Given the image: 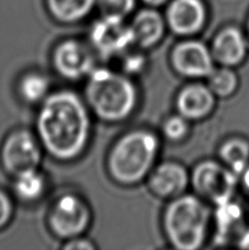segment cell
<instances>
[{
    "instance_id": "cell-12",
    "label": "cell",
    "mask_w": 249,
    "mask_h": 250,
    "mask_svg": "<svg viewBox=\"0 0 249 250\" xmlns=\"http://www.w3.org/2000/svg\"><path fill=\"white\" fill-rule=\"evenodd\" d=\"M188 184L186 169L177 163H163L148 175V186L161 198L179 195Z\"/></svg>"
},
{
    "instance_id": "cell-4",
    "label": "cell",
    "mask_w": 249,
    "mask_h": 250,
    "mask_svg": "<svg viewBox=\"0 0 249 250\" xmlns=\"http://www.w3.org/2000/svg\"><path fill=\"white\" fill-rule=\"evenodd\" d=\"M208 222V211L201 201L191 195L180 196L168 205L164 229L177 249L193 250L201 246Z\"/></svg>"
},
{
    "instance_id": "cell-20",
    "label": "cell",
    "mask_w": 249,
    "mask_h": 250,
    "mask_svg": "<svg viewBox=\"0 0 249 250\" xmlns=\"http://www.w3.org/2000/svg\"><path fill=\"white\" fill-rule=\"evenodd\" d=\"M208 83L214 95L221 97H228L235 91L237 87V77L232 70L228 68H221L214 70L208 75Z\"/></svg>"
},
{
    "instance_id": "cell-18",
    "label": "cell",
    "mask_w": 249,
    "mask_h": 250,
    "mask_svg": "<svg viewBox=\"0 0 249 250\" xmlns=\"http://www.w3.org/2000/svg\"><path fill=\"white\" fill-rule=\"evenodd\" d=\"M13 178V192L22 202L35 203L45 195L48 181L40 168L31 169Z\"/></svg>"
},
{
    "instance_id": "cell-14",
    "label": "cell",
    "mask_w": 249,
    "mask_h": 250,
    "mask_svg": "<svg viewBox=\"0 0 249 250\" xmlns=\"http://www.w3.org/2000/svg\"><path fill=\"white\" fill-rule=\"evenodd\" d=\"M214 105V93L202 84L186 87L177 98V108L185 119L198 120L211 112Z\"/></svg>"
},
{
    "instance_id": "cell-6",
    "label": "cell",
    "mask_w": 249,
    "mask_h": 250,
    "mask_svg": "<svg viewBox=\"0 0 249 250\" xmlns=\"http://www.w3.org/2000/svg\"><path fill=\"white\" fill-rule=\"evenodd\" d=\"M43 147L35 132L25 128L13 129L4 138L0 147V164L8 175L40 168L44 156Z\"/></svg>"
},
{
    "instance_id": "cell-27",
    "label": "cell",
    "mask_w": 249,
    "mask_h": 250,
    "mask_svg": "<svg viewBox=\"0 0 249 250\" xmlns=\"http://www.w3.org/2000/svg\"><path fill=\"white\" fill-rule=\"evenodd\" d=\"M243 182H244V187H245V189H246V191L248 192V194H249V167H247L246 170L244 171Z\"/></svg>"
},
{
    "instance_id": "cell-1",
    "label": "cell",
    "mask_w": 249,
    "mask_h": 250,
    "mask_svg": "<svg viewBox=\"0 0 249 250\" xmlns=\"http://www.w3.org/2000/svg\"><path fill=\"white\" fill-rule=\"evenodd\" d=\"M39 106L35 134L45 154L60 163L81 158L92 133V114L83 97L62 89L52 91Z\"/></svg>"
},
{
    "instance_id": "cell-21",
    "label": "cell",
    "mask_w": 249,
    "mask_h": 250,
    "mask_svg": "<svg viewBox=\"0 0 249 250\" xmlns=\"http://www.w3.org/2000/svg\"><path fill=\"white\" fill-rule=\"evenodd\" d=\"M242 209L239 208L238 205L230 203L229 201L220 204L216 212L217 226L222 233L229 231L242 220Z\"/></svg>"
},
{
    "instance_id": "cell-17",
    "label": "cell",
    "mask_w": 249,
    "mask_h": 250,
    "mask_svg": "<svg viewBox=\"0 0 249 250\" xmlns=\"http://www.w3.org/2000/svg\"><path fill=\"white\" fill-rule=\"evenodd\" d=\"M17 92L24 104L40 105L52 92L51 80L41 71H26L19 78L17 83Z\"/></svg>"
},
{
    "instance_id": "cell-22",
    "label": "cell",
    "mask_w": 249,
    "mask_h": 250,
    "mask_svg": "<svg viewBox=\"0 0 249 250\" xmlns=\"http://www.w3.org/2000/svg\"><path fill=\"white\" fill-rule=\"evenodd\" d=\"M133 48L134 47L130 48L118 59L120 64L119 70L132 78L143 73L146 67L145 55L143 53L133 50Z\"/></svg>"
},
{
    "instance_id": "cell-11",
    "label": "cell",
    "mask_w": 249,
    "mask_h": 250,
    "mask_svg": "<svg viewBox=\"0 0 249 250\" xmlns=\"http://www.w3.org/2000/svg\"><path fill=\"white\" fill-rule=\"evenodd\" d=\"M206 12L200 0H173L167 11V21L173 32L188 35L202 28Z\"/></svg>"
},
{
    "instance_id": "cell-2",
    "label": "cell",
    "mask_w": 249,
    "mask_h": 250,
    "mask_svg": "<svg viewBox=\"0 0 249 250\" xmlns=\"http://www.w3.org/2000/svg\"><path fill=\"white\" fill-rule=\"evenodd\" d=\"M139 89L132 77L117 69L97 66L86 78L83 99L92 117L105 123H121L139 104Z\"/></svg>"
},
{
    "instance_id": "cell-24",
    "label": "cell",
    "mask_w": 249,
    "mask_h": 250,
    "mask_svg": "<svg viewBox=\"0 0 249 250\" xmlns=\"http://www.w3.org/2000/svg\"><path fill=\"white\" fill-rule=\"evenodd\" d=\"M187 131H188V125H187L186 120L182 115L167 119L163 126V132L165 136L172 141L180 140L186 135Z\"/></svg>"
},
{
    "instance_id": "cell-10",
    "label": "cell",
    "mask_w": 249,
    "mask_h": 250,
    "mask_svg": "<svg viewBox=\"0 0 249 250\" xmlns=\"http://www.w3.org/2000/svg\"><path fill=\"white\" fill-rule=\"evenodd\" d=\"M171 62L178 73L188 77H204L213 71L211 53L198 41L178 44L172 51Z\"/></svg>"
},
{
    "instance_id": "cell-25",
    "label": "cell",
    "mask_w": 249,
    "mask_h": 250,
    "mask_svg": "<svg viewBox=\"0 0 249 250\" xmlns=\"http://www.w3.org/2000/svg\"><path fill=\"white\" fill-rule=\"evenodd\" d=\"M13 213H15V205L11 196L4 190L0 189V230L10 224Z\"/></svg>"
},
{
    "instance_id": "cell-29",
    "label": "cell",
    "mask_w": 249,
    "mask_h": 250,
    "mask_svg": "<svg viewBox=\"0 0 249 250\" xmlns=\"http://www.w3.org/2000/svg\"><path fill=\"white\" fill-rule=\"evenodd\" d=\"M242 246L243 247H246V248H249V231H248L247 235H245V237H244V239L242 240Z\"/></svg>"
},
{
    "instance_id": "cell-3",
    "label": "cell",
    "mask_w": 249,
    "mask_h": 250,
    "mask_svg": "<svg viewBox=\"0 0 249 250\" xmlns=\"http://www.w3.org/2000/svg\"><path fill=\"white\" fill-rule=\"evenodd\" d=\"M159 150V141L145 128L131 129L115 140L106 155V171L119 186L140 184L153 170Z\"/></svg>"
},
{
    "instance_id": "cell-5",
    "label": "cell",
    "mask_w": 249,
    "mask_h": 250,
    "mask_svg": "<svg viewBox=\"0 0 249 250\" xmlns=\"http://www.w3.org/2000/svg\"><path fill=\"white\" fill-rule=\"evenodd\" d=\"M47 227L62 242L83 236L92 222L90 205L77 193L60 195L47 213Z\"/></svg>"
},
{
    "instance_id": "cell-7",
    "label": "cell",
    "mask_w": 249,
    "mask_h": 250,
    "mask_svg": "<svg viewBox=\"0 0 249 250\" xmlns=\"http://www.w3.org/2000/svg\"><path fill=\"white\" fill-rule=\"evenodd\" d=\"M89 44L104 60H118L135 46L130 24L123 17L111 15H102L93 22L89 30Z\"/></svg>"
},
{
    "instance_id": "cell-8",
    "label": "cell",
    "mask_w": 249,
    "mask_h": 250,
    "mask_svg": "<svg viewBox=\"0 0 249 250\" xmlns=\"http://www.w3.org/2000/svg\"><path fill=\"white\" fill-rule=\"evenodd\" d=\"M97 54L89 42L79 39H64L56 44L51 62L56 74L68 82L86 79L96 68Z\"/></svg>"
},
{
    "instance_id": "cell-23",
    "label": "cell",
    "mask_w": 249,
    "mask_h": 250,
    "mask_svg": "<svg viewBox=\"0 0 249 250\" xmlns=\"http://www.w3.org/2000/svg\"><path fill=\"white\" fill-rule=\"evenodd\" d=\"M136 0H98L97 4L102 15L125 18L133 11Z\"/></svg>"
},
{
    "instance_id": "cell-15",
    "label": "cell",
    "mask_w": 249,
    "mask_h": 250,
    "mask_svg": "<svg viewBox=\"0 0 249 250\" xmlns=\"http://www.w3.org/2000/svg\"><path fill=\"white\" fill-rule=\"evenodd\" d=\"M246 48V41L241 31L228 28L216 37L213 44V55L222 65L233 66L243 61Z\"/></svg>"
},
{
    "instance_id": "cell-19",
    "label": "cell",
    "mask_w": 249,
    "mask_h": 250,
    "mask_svg": "<svg viewBox=\"0 0 249 250\" xmlns=\"http://www.w3.org/2000/svg\"><path fill=\"white\" fill-rule=\"evenodd\" d=\"M221 158L235 173H242L249 163V145L242 140H232L222 146Z\"/></svg>"
},
{
    "instance_id": "cell-16",
    "label": "cell",
    "mask_w": 249,
    "mask_h": 250,
    "mask_svg": "<svg viewBox=\"0 0 249 250\" xmlns=\"http://www.w3.org/2000/svg\"><path fill=\"white\" fill-rule=\"evenodd\" d=\"M98 0H46L55 21L63 24L79 23L90 15Z\"/></svg>"
},
{
    "instance_id": "cell-28",
    "label": "cell",
    "mask_w": 249,
    "mask_h": 250,
    "mask_svg": "<svg viewBox=\"0 0 249 250\" xmlns=\"http://www.w3.org/2000/svg\"><path fill=\"white\" fill-rule=\"evenodd\" d=\"M143 1L150 4V6H159V4L165 2L166 0H143Z\"/></svg>"
},
{
    "instance_id": "cell-13",
    "label": "cell",
    "mask_w": 249,
    "mask_h": 250,
    "mask_svg": "<svg viewBox=\"0 0 249 250\" xmlns=\"http://www.w3.org/2000/svg\"><path fill=\"white\" fill-rule=\"evenodd\" d=\"M134 45L149 48L161 41L165 32L162 16L152 9H143L136 13L130 23Z\"/></svg>"
},
{
    "instance_id": "cell-26",
    "label": "cell",
    "mask_w": 249,
    "mask_h": 250,
    "mask_svg": "<svg viewBox=\"0 0 249 250\" xmlns=\"http://www.w3.org/2000/svg\"><path fill=\"white\" fill-rule=\"evenodd\" d=\"M96 248V245L84 236H79V237L66 240L62 246V249L64 250H92Z\"/></svg>"
},
{
    "instance_id": "cell-9",
    "label": "cell",
    "mask_w": 249,
    "mask_h": 250,
    "mask_svg": "<svg viewBox=\"0 0 249 250\" xmlns=\"http://www.w3.org/2000/svg\"><path fill=\"white\" fill-rule=\"evenodd\" d=\"M198 193L217 205L228 202L236 188V173L215 162H203L193 172Z\"/></svg>"
}]
</instances>
